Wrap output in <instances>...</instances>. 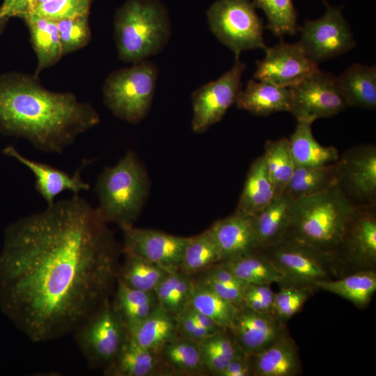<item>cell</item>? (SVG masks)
I'll return each mask as SVG.
<instances>
[{
	"label": "cell",
	"instance_id": "31",
	"mask_svg": "<svg viewBox=\"0 0 376 376\" xmlns=\"http://www.w3.org/2000/svg\"><path fill=\"white\" fill-rule=\"evenodd\" d=\"M317 288L335 294L363 308L369 304L376 291V271H359L324 281L318 284Z\"/></svg>",
	"mask_w": 376,
	"mask_h": 376
},
{
	"label": "cell",
	"instance_id": "37",
	"mask_svg": "<svg viewBox=\"0 0 376 376\" xmlns=\"http://www.w3.org/2000/svg\"><path fill=\"white\" fill-rule=\"evenodd\" d=\"M189 306L210 317L224 329H230L240 308L198 281H194Z\"/></svg>",
	"mask_w": 376,
	"mask_h": 376
},
{
	"label": "cell",
	"instance_id": "46",
	"mask_svg": "<svg viewBox=\"0 0 376 376\" xmlns=\"http://www.w3.org/2000/svg\"><path fill=\"white\" fill-rule=\"evenodd\" d=\"M34 0H3L0 6V15L23 19L33 8Z\"/></svg>",
	"mask_w": 376,
	"mask_h": 376
},
{
	"label": "cell",
	"instance_id": "5",
	"mask_svg": "<svg viewBox=\"0 0 376 376\" xmlns=\"http://www.w3.org/2000/svg\"><path fill=\"white\" fill-rule=\"evenodd\" d=\"M95 190L102 219L123 229L133 226L139 215L148 194V178L136 155L128 151L115 166L104 169Z\"/></svg>",
	"mask_w": 376,
	"mask_h": 376
},
{
	"label": "cell",
	"instance_id": "38",
	"mask_svg": "<svg viewBox=\"0 0 376 376\" xmlns=\"http://www.w3.org/2000/svg\"><path fill=\"white\" fill-rule=\"evenodd\" d=\"M221 262V254L209 230L189 238L179 270L192 275Z\"/></svg>",
	"mask_w": 376,
	"mask_h": 376
},
{
	"label": "cell",
	"instance_id": "49",
	"mask_svg": "<svg viewBox=\"0 0 376 376\" xmlns=\"http://www.w3.org/2000/svg\"><path fill=\"white\" fill-rule=\"evenodd\" d=\"M8 19L9 18L0 15V35L3 31Z\"/></svg>",
	"mask_w": 376,
	"mask_h": 376
},
{
	"label": "cell",
	"instance_id": "39",
	"mask_svg": "<svg viewBox=\"0 0 376 376\" xmlns=\"http://www.w3.org/2000/svg\"><path fill=\"white\" fill-rule=\"evenodd\" d=\"M263 155L276 196L280 195L284 191L296 167L289 139L283 137L276 141H267Z\"/></svg>",
	"mask_w": 376,
	"mask_h": 376
},
{
	"label": "cell",
	"instance_id": "9",
	"mask_svg": "<svg viewBox=\"0 0 376 376\" xmlns=\"http://www.w3.org/2000/svg\"><path fill=\"white\" fill-rule=\"evenodd\" d=\"M280 271L285 285L317 288L320 282L338 278L331 255L304 244L289 235L261 250Z\"/></svg>",
	"mask_w": 376,
	"mask_h": 376
},
{
	"label": "cell",
	"instance_id": "28",
	"mask_svg": "<svg viewBox=\"0 0 376 376\" xmlns=\"http://www.w3.org/2000/svg\"><path fill=\"white\" fill-rule=\"evenodd\" d=\"M338 160L316 166H296L283 192L295 199L318 194L338 187Z\"/></svg>",
	"mask_w": 376,
	"mask_h": 376
},
{
	"label": "cell",
	"instance_id": "16",
	"mask_svg": "<svg viewBox=\"0 0 376 376\" xmlns=\"http://www.w3.org/2000/svg\"><path fill=\"white\" fill-rule=\"evenodd\" d=\"M122 251L154 262L169 271L179 269L183 252L189 237L133 226L122 229Z\"/></svg>",
	"mask_w": 376,
	"mask_h": 376
},
{
	"label": "cell",
	"instance_id": "17",
	"mask_svg": "<svg viewBox=\"0 0 376 376\" xmlns=\"http://www.w3.org/2000/svg\"><path fill=\"white\" fill-rule=\"evenodd\" d=\"M239 347L247 355L258 354L288 334L286 324L272 313L240 307L229 329Z\"/></svg>",
	"mask_w": 376,
	"mask_h": 376
},
{
	"label": "cell",
	"instance_id": "40",
	"mask_svg": "<svg viewBox=\"0 0 376 376\" xmlns=\"http://www.w3.org/2000/svg\"><path fill=\"white\" fill-rule=\"evenodd\" d=\"M267 19L266 26L275 36L294 35L298 26L297 13L292 0H252Z\"/></svg>",
	"mask_w": 376,
	"mask_h": 376
},
{
	"label": "cell",
	"instance_id": "44",
	"mask_svg": "<svg viewBox=\"0 0 376 376\" xmlns=\"http://www.w3.org/2000/svg\"><path fill=\"white\" fill-rule=\"evenodd\" d=\"M178 334L179 336L200 342L212 334L200 326L192 316L189 306L176 316Z\"/></svg>",
	"mask_w": 376,
	"mask_h": 376
},
{
	"label": "cell",
	"instance_id": "13",
	"mask_svg": "<svg viewBox=\"0 0 376 376\" xmlns=\"http://www.w3.org/2000/svg\"><path fill=\"white\" fill-rule=\"evenodd\" d=\"M246 65L240 58L217 80L210 81L192 93L193 118L191 127L201 133L224 117L236 102L242 90L241 78Z\"/></svg>",
	"mask_w": 376,
	"mask_h": 376
},
{
	"label": "cell",
	"instance_id": "25",
	"mask_svg": "<svg viewBox=\"0 0 376 376\" xmlns=\"http://www.w3.org/2000/svg\"><path fill=\"white\" fill-rule=\"evenodd\" d=\"M127 334L141 347L159 354L168 342L178 336L176 316L158 304L146 319L127 331Z\"/></svg>",
	"mask_w": 376,
	"mask_h": 376
},
{
	"label": "cell",
	"instance_id": "42",
	"mask_svg": "<svg viewBox=\"0 0 376 376\" xmlns=\"http://www.w3.org/2000/svg\"><path fill=\"white\" fill-rule=\"evenodd\" d=\"M63 56L86 45L91 39L88 15L56 22Z\"/></svg>",
	"mask_w": 376,
	"mask_h": 376
},
{
	"label": "cell",
	"instance_id": "29",
	"mask_svg": "<svg viewBox=\"0 0 376 376\" xmlns=\"http://www.w3.org/2000/svg\"><path fill=\"white\" fill-rule=\"evenodd\" d=\"M312 123L297 122L289 139L290 150L296 166H316L338 160V150L333 146H324L315 139Z\"/></svg>",
	"mask_w": 376,
	"mask_h": 376
},
{
	"label": "cell",
	"instance_id": "22",
	"mask_svg": "<svg viewBox=\"0 0 376 376\" xmlns=\"http://www.w3.org/2000/svg\"><path fill=\"white\" fill-rule=\"evenodd\" d=\"M289 88L279 87L272 84L251 79L241 90L237 107L259 116H268L279 111H289L290 104Z\"/></svg>",
	"mask_w": 376,
	"mask_h": 376
},
{
	"label": "cell",
	"instance_id": "19",
	"mask_svg": "<svg viewBox=\"0 0 376 376\" xmlns=\"http://www.w3.org/2000/svg\"><path fill=\"white\" fill-rule=\"evenodd\" d=\"M209 230L220 252V263L259 250L253 216L235 211L217 221Z\"/></svg>",
	"mask_w": 376,
	"mask_h": 376
},
{
	"label": "cell",
	"instance_id": "24",
	"mask_svg": "<svg viewBox=\"0 0 376 376\" xmlns=\"http://www.w3.org/2000/svg\"><path fill=\"white\" fill-rule=\"evenodd\" d=\"M276 196L275 187L262 155L249 168L235 211L255 217Z\"/></svg>",
	"mask_w": 376,
	"mask_h": 376
},
{
	"label": "cell",
	"instance_id": "2",
	"mask_svg": "<svg viewBox=\"0 0 376 376\" xmlns=\"http://www.w3.org/2000/svg\"><path fill=\"white\" fill-rule=\"evenodd\" d=\"M99 122L91 104L69 92L46 89L36 75H0V132L4 136L26 139L44 152L61 154Z\"/></svg>",
	"mask_w": 376,
	"mask_h": 376
},
{
	"label": "cell",
	"instance_id": "15",
	"mask_svg": "<svg viewBox=\"0 0 376 376\" xmlns=\"http://www.w3.org/2000/svg\"><path fill=\"white\" fill-rule=\"evenodd\" d=\"M338 187L355 205H375L376 148L364 145L338 159Z\"/></svg>",
	"mask_w": 376,
	"mask_h": 376
},
{
	"label": "cell",
	"instance_id": "12",
	"mask_svg": "<svg viewBox=\"0 0 376 376\" xmlns=\"http://www.w3.org/2000/svg\"><path fill=\"white\" fill-rule=\"evenodd\" d=\"M323 16L306 20L301 27L299 44L308 56L318 64L345 54L356 46L349 24L341 9L326 3Z\"/></svg>",
	"mask_w": 376,
	"mask_h": 376
},
{
	"label": "cell",
	"instance_id": "20",
	"mask_svg": "<svg viewBox=\"0 0 376 376\" xmlns=\"http://www.w3.org/2000/svg\"><path fill=\"white\" fill-rule=\"evenodd\" d=\"M250 358L253 376H297L302 373L298 347L289 333Z\"/></svg>",
	"mask_w": 376,
	"mask_h": 376
},
{
	"label": "cell",
	"instance_id": "4",
	"mask_svg": "<svg viewBox=\"0 0 376 376\" xmlns=\"http://www.w3.org/2000/svg\"><path fill=\"white\" fill-rule=\"evenodd\" d=\"M115 38L118 56L139 63L159 52L171 36L166 9L158 0H129L116 12Z\"/></svg>",
	"mask_w": 376,
	"mask_h": 376
},
{
	"label": "cell",
	"instance_id": "7",
	"mask_svg": "<svg viewBox=\"0 0 376 376\" xmlns=\"http://www.w3.org/2000/svg\"><path fill=\"white\" fill-rule=\"evenodd\" d=\"M250 0H217L207 11L211 31L235 54V60L245 50L263 49L264 26Z\"/></svg>",
	"mask_w": 376,
	"mask_h": 376
},
{
	"label": "cell",
	"instance_id": "32",
	"mask_svg": "<svg viewBox=\"0 0 376 376\" xmlns=\"http://www.w3.org/2000/svg\"><path fill=\"white\" fill-rule=\"evenodd\" d=\"M219 263L247 284H286L282 274L261 250Z\"/></svg>",
	"mask_w": 376,
	"mask_h": 376
},
{
	"label": "cell",
	"instance_id": "45",
	"mask_svg": "<svg viewBox=\"0 0 376 376\" xmlns=\"http://www.w3.org/2000/svg\"><path fill=\"white\" fill-rule=\"evenodd\" d=\"M207 286L217 295L240 307L242 303L244 290L226 285L214 279L202 275L198 281Z\"/></svg>",
	"mask_w": 376,
	"mask_h": 376
},
{
	"label": "cell",
	"instance_id": "47",
	"mask_svg": "<svg viewBox=\"0 0 376 376\" xmlns=\"http://www.w3.org/2000/svg\"><path fill=\"white\" fill-rule=\"evenodd\" d=\"M219 376H253L250 356L241 353L232 360Z\"/></svg>",
	"mask_w": 376,
	"mask_h": 376
},
{
	"label": "cell",
	"instance_id": "14",
	"mask_svg": "<svg viewBox=\"0 0 376 376\" xmlns=\"http://www.w3.org/2000/svg\"><path fill=\"white\" fill-rule=\"evenodd\" d=\"M265 56L257 61L253 75L256 80L279 87L291 88L319 70L297 43L281 41L274 47H266Z\"/></svg>",
	"mask_w": 376,
	"mask_h": 376
},
{
	"label": "cell",
	"instance_id": "30",
	"mask_svg": "<svg viewBox=\"0 0 376 376\" xmlns=\"http://www.w3.org/2000/svg\"><path fill=\"white\" fill-rule=\"evenodd\" d=\"M116 280L117 288L112 305L129 331L152 313L158 301L154 291L136 290Z\"/></svg>",
	"mask_w": 376,
	"mask_h": 376
},
{
	"label": "cell",
	"instance_id": "48",
	"mask_svg": "<svg viewBox=\"0 0 376 376\" xmlns=\"http://www.w3.org/2000/svg\"><path fill=\"white\" fill-rule=\"evenodd\" d=\"M189 308L192 316L194 317L196 322L210 333L215 334L219 331L224 329L219 327L212 319H211L207 315L194 309L189 305Z\"/></svg>",
	"mask_w": 376,
	"mask_h": 376
},
{
	"label": "cell",
	"instance_id": "21",
	"mask_svg": "<svg viewBox=\"0 0 376 376\" xmlns=\"http://www.w3.org/2000/svg\"><path fill=\"white\" fill-rule=\"evenodd\" d=\"M295 198L283 192L254 217L259 250L276 244L288 233Z\"/></svg>",
	"mask_w": 376,
	"mask_h": 376
},
{
	"label": "cell",
	"instance_id": "6",
	"mask_svg": "<svg viewBox=\"0 0 376 376\" xmlns=\"http://www.w3.org/2000/svg\"><path fill=\"white\" fill-rule=\"evenodd\" d=\"M157 75L156 65L146 60L112 72L103 86L105 104L116 117L139 123L150 107Z\"/></svg>",
	"mask_w": 376,
	"mask_h": 376
},
{
	"label": "cell",
	"instance_id": "10",
	"mask_svg": "<svg viewBox=\"0 0 376 376\" xmlns=\"http://www.w3.org/2000/svg\"><path fill=\"white\" fill-rule=\"evenodd\" d=\"M331 258L338 278L359 271H375V205H357Z\"/></svg>",
	"mask_w": 376,
	"mask_h": 376
},
{
	"label": "cell",
	"instance_id": "43",
	"mask_svg": "<svg viewBox=\"0 0 376 376\" xmlns=\"http://www.w3.org/2000/svg\"><path fill=\"white\" fill-rule=\"evenodd\" d=\"M91 3L92 0H47L31 13L57 22L88 15Z\"/></svg>",
	"mask_w": 376,
	"mask_h": 376
},
{
	"label": "cell",
	"instance_id": "34",
	"mask_svg": "<svg viewBox=\"0 0 376 376\" xmlns=\"http://www.w3.org/2000/svg\"><path fill=\"white\" fill-rule=\"evenodd\" d=\"M194 281L179 269L169 272L154 290L158 304L178 316L190 304Z\"/></svg>",
	"mask_w": 376,
	"mask_h": 376
},
{
	"label": "cell",
	"instance_id": "23",
	"mask_svg": "<svg viewBox=\"0 0 376 376\" xmlns=\"http://www.w3.org/2000/svg\"><path fill=\"white\" fill-rule=\"evenodd\" d=\"M336 81L349 107L375 110V65L354 63L336 77Z\"/></svg>",
	"mask_w": 376,
	"mask_h": 376
},
{
	"label": "cell",
	"instance_id": "11",
	"mask_svg": "<svg viewBox=\"0 0 376 376\" xmlns=\"http://www.w3.org/2000/svg\"><path fill=\"white\" fill-rule=\"evenodd\" d=\"M289 88V112L297 122L313 123L317 119L335 116L349 107L336 77L320 70Z\"/></svg>",
	"mask_w": 376,
	"mask_h": 376
},
{
	"label": "cell",
	"instance_id": "3",
	"mask_svg": "<svg viewBox=\"0 0 376 376\" xmlns=\"http://www.w3.org/2000/svg\"><path fill=\"white\" fill-rule=\"evenodd\" d=\"M356 207L338 187L297 198L293 203L288 235L331 255Z\"/></svg>",
	"mask_w": 376,
	"mask_h": 376
},
{
	"label": "cell",
	"instance_id": "26",
	"mask_svg": "<svg viewBox=\"0 0 376 376\" xmlns=\"http://www.w3.org/2000/svg\"><path fill=\"white\" fill-rule=\"evenodd\" d=\"M23 19L30 33L38 65L36 75L56 64L63 56L56 22L30 13Z\"/></svg>",
	"mask_w": 376,
	"mask_h": 376
},
{
	"label": "cell",
	"instance_id": "1",
	"mask_svg": "<svg viewBox=\"0 0 376 376\" xmlns=\"http://www.w3.org/2000/svg\"><path fill=\"white\" fill-rule=\"evenodd\" d=\"M106 224L74 194L6 228L0 308L30 340L74 332L109 298L118 247Z\"/></svg>",
	"mask_w": 376,
	"mask_h": 376
},
{
	"label": "cell",
	"instance_id": "33",
	"mask_svg": "<svg viewBox=\"0 0 376 376\" xmlns=\"http://www.w3.org/2000/svg\"><path fill=\"white\" fill-rule=\"evenodd\" d=\"M171 372L186 375H199L208 371L201 354L198 342L177 336L168 342L159 354Z\"/></svg>",
	"mask_w": 376,
	"mask_h": 376
},
{
	"label": "cell",
	"instance_id": "41",
	"mask_svg": "<svg viewBox=\"0 0 376 376\" xmlns=\"http://www.w3.org/2000/svg\"><path fill=\"white\" fill-rule=\"evenodd\" d=\"M279 287V291L274 295L272 313L280 322L286 324L317 290L311 287L293 285Z\"/></svg>",
	"mask_w": 376,
	"mask_h": 376
},
{
	"label": "cell",
	"instance_id": "18",
	"mask_svg": "<svg viewBox=\"0 0 376 376\" xmlns=\"http://www.w3.org/2000/svg\"><path fill=\"white\" fill-rule=\"evenodd\" d=\"M3 153L11 157L27 167L34 175L35 188L38 193L51 205L55 202L56 197L64 191H70L74 194L87 191L90 185L81 177L83 167L88 164L84 161L72 175L49 164L30 159L21 153L13 146H8L3 149Z\"/></svg>",
	"mask_w": 376,
	"mask_h": 376
},
{
	"label": "cell",
	"instance_id": "36",
	"mask_svg": "<svg viewBox=\"0 0 376 376\" xmlns=\"http://www.w3.org/2000/svg\"><path fill=\"white\" fill-rule=\"evenodd\" d=\"M202 361L208 372L219 375L228 363L244 352L229 329H223L198 342Z\"/></svg>",
	"mask_w": 376,
	"mask_h": 376
},
{
	"label": "cell",
	"instance_id": "27",
	"mask_svg": "<svg viewBox=\"0 0 376 376\" xmlns=\"http://www.w3.org/2000/svg\"><path fill=\"white\" fill-rule=\"evenodd\" d=\"M164 367L159 354L141 347L128 336L104 373L111 376H150L161 373Z\"/></svg>",
	"mask_w": 376,
	"mask_h": 376
},
{
	"label": "cell",
	"instance_id": "50",
	"mask_svg": "<svg viewBox=\"0 0 376 376\" xmlns=\"http://www.w3.org/2000/svg\"><path fill=\"white\" fill-rule=\"evenodd\" d=\"M46 1L47 0H34L33 7Z\"/></svg>",
	"mask_w": 376,
	"mask_h": 376
},
{
	"label": "cell",
	"instance_id": "35",
	"mask_svg": "<svg viewBox=\"0 0 376 376\" xmlns=\"http://www.w3.org/2000/svg\"><path fill=\"white\" fill-rule=\"evenodd\" d=\"M125 260L117 273L118 279L130 288L154 291L171 271L143 257L126 253Z\"/></svg>",
	"mask_w": 376,
	"mask_h": 376
},
{
	"label": "cell",
	"instance_id": "8",
	"mask_svg": "<svg viewBox=\"0 0 376 376\" xmlns=\"http://www.w3.org/2000/svg\"><path fill=\"white\" fill-rule=\"evenodd\" d=\"M75 339L91 368H106L128 338L125 324L106 299L73 332Z\"/></svg>",
	"mask_w": 376,
	"mask_h": 376
}]
</instances>
